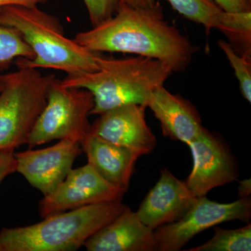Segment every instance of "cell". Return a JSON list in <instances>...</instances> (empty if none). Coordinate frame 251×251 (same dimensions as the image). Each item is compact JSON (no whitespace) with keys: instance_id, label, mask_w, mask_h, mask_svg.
<instances>
[{"instance_id":"1","label":"cell","mask_w":251,"mask_h":251,"mask_svg":"<svg viewBox=\"0 0 251 251\" xmlns=\"http://www.w3.org/2000/svg\"><path fill=\"white\" fill-rule=\"evenodd\" d=\"M74 41L94 52H122L166 63L173 72H182L198 48L165 18L161 3L135 7L120 1L116 13L90 30L77 33Z\"/></svg>"},{"instance_id":"2","label":"cell","mask_w":251,"mask_h":251,"mask_svg":"<svg viewBox=\"0 0 251 251\" xmlns=\"http://www.w3.org/2000/svg\"><path fill=\"white\" fill-rule=\"evenodd\" d=\"M96 72L67 75L62 85L90 91L94 106L90 115H100L117 107L140 105L146 106L155 90L173 75L166 63L137 55L116 59L99 56Z\"/></svg>"},{"instance_id":"3","label":"cell","mask_w":251,"mask_h":251,"mask_svg":"<svg viewBox=\"0 0 251 251\" xmlns=\"http://www.w3.org/2000/svg\"><path fill=\"white\" fill-rule=\"evenodd\" d=\"M0 23L17 30L34 52L32 59H16L17 68L54 69L67 75L99 69L101 53L89 50L67 38L58 18L38 6L0 7Z\"/></svg>"},{"instance_id":"4","label":"cell","mask_w":251,"mask_h":251,"mask_svg":"<svg viewBox=\"0 0 251 251\" xmlns=\"http://www.w3.org/2000/svg\"><path fill=\"white\" fill-rule=\"evenodd\" d=\"M121 202L90 204L44 218L23 227L0 230V251H73L126 208Z\"/></svg>"},{"instance_id":"5","label":"cell","mask_w":251,"mask_h":251,"mask_svg":"<svg viewBox=\"0 0 251 251\" xmlns=\"http://www.w3.org/2000/svg\"><path fill=\"white\" fill-rule=\"evenodd\" d=\"M55 77L29 67L6 74L0 93V150H15L27 143Z\"/></svg>"},{"instance_id":"6","label":"cell","mask_w":251,"mask_h":251,"mask_svg":"<svg viewBox=\"0 0 251 251\" xmlns=\"http://www.w3.org/2000/svg\"><path fill=\"white\" fill-rule=\"evenodd\" d=\"M94 106L90 91L64 87L55 77L50 87L45 108L28 140L29 149L54 140L72 139L80 143L90 130L88 117Z\"/></svg>"},{"instance_id":"7","label":"cell","mask_w":251,"mask_h":251,"mask_svg":"<svg viewBox=\"0 0 251 251\" xmlns=\"http://www.w3.org/2000/svg\"><path fill=\"white\" fill-rule=\"evenodd\" d=\"M251 218L250 197L235 202L219 203L204 196L198 197L179 221L154 229L158 251H178L195 236L222 223L241 221L249 224Z\"/></svg>"},{"instance_id":"8","label":"cell","mask_w":251,"mask_h":251,"mask_svg":"<svg viewBox=\"0 0 251 251\" xmlns=\"http://www.w3.org/2000/svg\"><path fill=\"white\" fill-rule=\"evenodd\" d=\"M126 190L110 184L87 163L72 169L65 179L39 202L42 218L99 203L121 202Z\"/></svg>"},{"instance_id":"9","label":"cell","mask_w":251,"mask_h":251,"mask_svg":"<svg viewBox=\"0 0 251 251\" xmlns=\"http://www.w3.org/2000/svg\"><path fill=\"white\" fill-rule=\"evenodd\" d=\"M82 151L80 143L72 139L61 140L53 146L41 150L29 149L14 153L16 172L47 196L65 179Z\"/></svg>"},{"instance_id":"10","label":"cell","mask_w":251,"mask_h":251,"mask_svg":"<svg viewBox=\"0 0 251 251\" xmlns=\"http://www.w3.org/2000/svg\"><path fill=\"white\" fill-rule=\"evenodd\" d=\"M188 146L193 167L186 183L196 197L206 196L211 190L237 179L232 154L221 140L205 128Z\"/></svg>"},{"instance_id":"11","label":"cell","mask_w":251,"mask_h":251,"mask_svg":"<svg viewBox=\"0 0 251 251\" xmlns=\"http://www.w3.org/2000/svg\"><path fill=\"white\" fill-rule=\"evenodd\" d=\"M146 108L132 104L103 112L91 125L87 135L128 149L139 156L149 154L157 143L145 120Z\"/></svg>"},{"instance_id":"12","label":"cell","mask_w":251,"mask_h":251,"mask_svg":"<svg viewBox=\"0 0 251 251\" xmlns=\"http://www.w3.org/2000/svg\"><path fill=\"white\" fill-rule=\"evenodd\" d=\"M196 199L186 181L177 179L165 168L136 214L144 224L156 229L181 219Z\"/></svg>"},{"instance_id":"13","label":"cell","mask_w":251,"mask_h":251,"mask_svg":"<svg viewBox=\"0 0 251 251\" xmlns=\"http://www.w3.org/2000/svg\"><path fill=\"white\" fill-rule=\"evenodd\" d=\"M88 251H156L154 229L143 224L128 206L84 244Z\"/></svg>"},{"instance_id":"14","label":"cell","mask_w":251,"mask_h":251,"mask_svg":"<svg viewBox=\"0 0 251 251\" xmlns=\"http://www.w3.org/2000/svg\"><path fill=\"white\" fill-rule=\"evenodd\" d=\"M147 107L159 122L164 136L189 145L204 129L197 108L164 86L153 92Z\"/></svg>"},{"instance_id":"15","label":"cell","mask_w":251,"mask_h":251,"mask_svg":"<svg viewBox=\"0 0 251 251\" xmlns=\"http://www.w3.org/2000/svg\"><path fill=\"white\" fill-rule=\"evenodd\" d=\"M88 163L110 184L128 189L134 171L137 153L105 140L87 135L80 143Z\"/></svg>"},{"instance_id":"16","label":"cell","mask_w":251,"mask_h":251,"mask_svg":"<svg viewBox=\"0 0 251 251\" xmlns=\"http://www.w3.org/2000/svg\"><path fill=\"white\" fill-rule=\"evenodd\" d=\"M215 29L226 36L236 52L251 58V11H223Z\"/></svg>"},{"instance_id":"17","label":"cell","mask_w":251,"mask_h":251,"mask_svg":"<svg viewBox=\"0 0 251 251\" xmlns=\"http://www.w3.org/2000/svg\"><path fill=\"white\" fill-rule=\"evenodd\" d=\"M210 240L188 251H251V225L241 228L226 229L216 227Z\"/></svg>"},{"instance_id":"18","label":"cell","mask_w":251,"mask_h":251,"mask_svg":"<svg viewBox=\"0 0 251 251\" xmlns=\"http://www.w3.org/2000/svg\"><path fill=\"white\" fill-rule=\"evenodd\" d=\"M172 7L186 19L201 25L207 31L215 29L224 10L213 0H166Z\"/></svg>"},{"instance_id":"19","label":"cell","mask_w":251,"mask_h":251,"mask_svg":"<svg viewBox=\"0 0 251 251\" xmlns=\"http://www.w3.org/2000/svg\"><path fill=\"white\" fill-rule=\"evenodd\" d=\"M34 56L17 30L0 23V72L7 69L16 59H32Z\"/></svg>"},{"instance_id":"20","label":"cell","mask_w":251,"mask_h":251,"mask_svg":"<svg viewBox=\"0 0 251 251\" xmlns=\"http://www.w3.org/2000/svg\"><path fill=\"white\" fill-rule=\"evenodd\" d=\"M218 46L226 54L239 81L243 97L251 102V58L240 55L234 51L227 41L219 40Z\"/></svg>"},{"instance_id":"21","label":"cell","mask_w":251,"mask_h":251,"mask_svg":"<svg viewBox=\"0 0 251 251\" xmlns=\"http://www.w3.org/2000/svg\"><path fill=\"white\" fill-rule=\"evenodd\" d=\"M88 11L92 27L111 18L116 13L120 0H82Z\"/></svg>"},{"instance_id":"22","label":"cell","mask_w":251,"mask_h":251,"mask_svg":"<svg viewBox=\"0 0 251 251\" xmlns=\"http://www.w3.org/2000/svg\"><path fill=\"white\" fill-rule=\"evenodd\" d=\"M14 150H0V185L6 176L16 172Z\"/></svg>"},{"instance_id":"23","label":"cell","mask_w":251,"mask_h":251,"mask_svg":"<svg viewBox=\"0 0 251 251\" xmlns=\"http://www.w3.org/2000/svg\"><path fill=\"white\" fill-rule=\"evenodd\" d=\"M227 12L251 11V0H213Z\"/></svg>"},{"instance_id":"24","label":"cell","mask_w":251,"mask_h":251,"mask_svg":"<svg viewBox=\"0 0 251 251\" xmlns=\"http://www.w3.org/2000/svg\"><path fill=\"white\" fill-rule=\"evenodd\" d=\"M49 0H0V7L9 5H20L25 6H36Z\"/></svg>"},{"instance_id":"25","label":"cell","mask_w":251,"mask_h":251,"mask_svg":"<svg viewBox=\"0 0 251 251\" xmlns=\"http://www.w3.org/2000/svg\"><path fill=\"white\" fill-rule=\"evenodd\" d=\"M135 7L147 8L156 4V0H120Z\"/></svg>"},{"instance_id":"26","label":"cell","mask_w":251,"mask_h":251,"mask_svg":"<svg viewBox=\"0 0 251 251\" xmlns=\"http://www.w3.org/2000/svg\"><path fill=\"white\" fill-rule=\"evenodd\" d=\"M238 192L241 198L249 197L251 193V179H244L240 181Z\"/></svg>"},{"instance_id":"27","label":"cell","mask_w":251,"mask_h":251,"mask_svg":"<svg viewBox=\"0 0 251 251\" xmlns=\"http://www.w3.org/2000/svg\"><path fill=\"white\" fill-rule=\"evenodd\" d=\"M6 74H1L0 72V93L4 89L5 84H6Z\"/></svg>"}]
</instances>
